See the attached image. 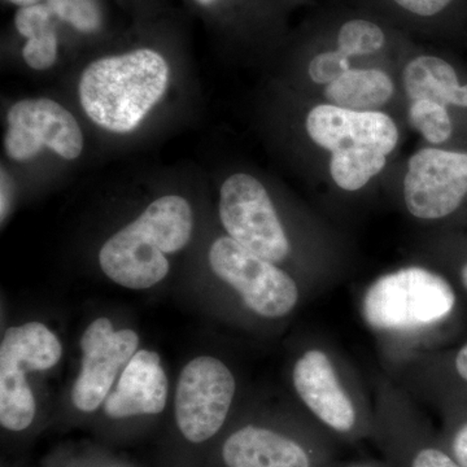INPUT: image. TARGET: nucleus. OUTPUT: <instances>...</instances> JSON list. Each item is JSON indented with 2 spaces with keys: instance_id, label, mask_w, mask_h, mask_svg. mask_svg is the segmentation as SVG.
Masks as SVG:
<instances>
[{
  "instance_id": "obj_33",
  "label": "nucleus",
  "mask_w": 467,
  "mask_h": 467,
  "mask_svg": "<svg viewBox=\"0 0 467 467\" xmlns=\"http://www.w3.org/2000/svg\"><path fill=\"white\" fill-rule=\"evenodd\" d=\"M199 3H202V5H211L212 2H213V0H198Z\"/></svg>"
},
{
  "instance_id": "obj_32",
  "label": "nucleus",
  "mask_w": 467,
  "mask_h": 467,
  "mask_svg": "<svg viewBox=\"0 0 467 467\" xmlns=\"http://www.w3.org/2000/svg\"><path fill=\"white\" fill-rule=\"evenodd\" d=\"M461 279H462V284L465 285L467 290V264L463 266L462 272H461Z\"/></svg>"
},
{
  "instance_id": "obj_24",
  "label": "nucleus",
  "mask_w": 467,
  "mask_h": 467,
  "mask_svg": "<svg viewBox=\"0 0 467 467\" xmlns=\"http://www.w3.org/2000/svg\"><path fill=\"white\" fill-rule=\"evenodd\" d=\"M52 9L50 5H33L18 9L15 16V26L21 36L27 39L45 36L55 30L52 26Z\"/></svg>"
},
{
  "instance_id": "obj_3",
  "label": "nucleus",
  "mask_w": 467,
  "mask_h": 467,
  "mask_svg": "<svg viewBox=\"0 0 467 467\" xmlns=\"http://www.w3.org/2000/svg\"><path fill=\"white\" fill-rule=\"evenodd\" d=\"M209 264L214 275L238 291L245 306L261 317H285L299 300L290 275L230 236L212 244Z\"/></svg>"
},
{
  "instance_id": "obj_5",
  "label": "nucleus",
  "mask_w": 467,
  "mask_h": 467,
  "mask_svg": "<svg viewBox=\"0 0 467 467\" xmlns=\"http://www.w3.org/2000/svg\"><path fill=\"white\" fill-rule=\"evenodd\" d=\"M235 393V379L223 361L209 356L184 367L175 393V420L184 438L207 441L220 431Z\"/></svg>"
},
{
  "instance_id": "obj_22",
  "label": "nucleus",
  "mask_w": 467,
  "mask_h": 467,
  "mask_svg": "<svg viewBox=\"0 0 467 467\" xmlns=\"http://www.w3.org/2000/svg\"><path fill=\"white\" fill-rule=\"evenodd\" d=\"M48 5L57 17L72 24L79 32L99 29L101 15L97 0H48Z\"/></svg>"
},
{
  "instance_id": "obj_14",
  "label": "nucleus",
  "mask_w": 467,
  "mask_h": 467,
  "mask_svg": "<svg viewBox=\"0 0 467 467\" xmlns=\"http://www.w3.org/2000/svg\"><path fill=\"white\" fill-rule=\"evenodd\" d=\"M402 81L411 101L432 100L467 109V85L459 84L453 67L442 58H413L404 67Z\"/></svg>"
},
{
  "instance_id": "obj_1",
  "label": "nucleus",
  "mask_w": 467,
  "mask_h": 467,
  "mask_svg": "<svg viewBox=\"0 0 467 467\" xmlns=\"http://www.w3.org/2000/svg\"><path fill=\"white\" fill-rule=\"evenodd\" d=\"M169 67L158 52L140 48L92 61L79 79L82 109L100 128L130 133L164 97Z\"/></svg>"
},
{
  "instance_id": "obj_31",
  "label": "nucleus",
  "mask_w": 467,
  "mask_h": 467,
  "mask_svg": "<svg viewBox=\"0 0 467 467\" xmlns=\"http://www.w3.org/2000/svg\"><path fill=\"white\" fill-rule=\"evenodd\" d=\"M8 2L14 3V5H23V7H26V5H33L36 0H8Z\"/></svg>"
},
{
  "instance_id": "obj_4",
  "label": "nucleus",
  "mask_w": 467,
  "mask_h": 467,
  "mask_svg": "<svg viewBox=\"0 0 467 467\" xmlns=\"http://www.w3.org/2000/svg\"><path fill=\"white\" fill-rule=\"evenodd\" d=\"M220 218L230 238L259 254L279 263L290 254V242L272 199L250 174H234L221 187Z\"/></svg>"
},
{
  "instance_id": "obj_8",
  "label": "nucleus",
  "mask_w": 467,
  "mask_h": 467,
  "mask_svg": "<svg viewBox=\"0 0 467 467\" xmlns=\"http://www.w3.org/2000/svg\"><path fill=\"white\" fill-rule=\"evenodd\" d=\"M140 337L133 330L115 331L109 318H98L82 335L84 352L81 371L72 391L77 409L86 413L97 410L109 398L119 368L137 352Z\"/></svg>"
},
{
  "instance_id": "obj_18",
  "label": "nucleus",
  "mask_w": 467,
  "mask_h": 467,
  "mask_svg": "<svg viewBox=\"0 0 467 467\" xmlns=\"http://www.w3.org/2000/svg\"><path fill=\"white\" fill-rule=\"evenodd\" d=\"M3 346L23 361L26 370H48L60 361V340L41 322H29L5 331Z\"/></svg>"
},
{
  "instance_id": "obj_11",
  "label": "nucleus",
  "mask_w": 467,
  "mask_h": 467,
  "mask_svg": "<svg viewBox=\"0 0 467 467\" xmlns=\"http://www.w3.org/2000/svg\"><path fill=\"white\" fill-rule=\"evenodd\" d=\"M294 386L304 404L326 426L337 432L353 429L355 407L337 380L330 358L322 350H309L297 359Z\"/></svg>"
},
{
  "instance_id": "obj_19",
  "label": "nucleus",
  "mask_w": 467,
  "mask_h": 467,
  "mask_svg": "<svg viewBox=\"0 0 467 467\" xmlns=\"http://www.w3.org/2000/svg\"><path fill=\"white\" fill-rule=\"evenodd\" d=\"M386 155L373 150H344L331 155L330 173L346 192H358L386 167Z\"/></svg>"
},
{
  "instance_id": "obj_23",
  "label": "nucleus",
  "mask_w": 467,
  "mask_h": 467,
  "mask_svg": "<svg viewBox=\"0 0 467 467\" xmlns=\"http://www.w3.org/2000/svg\"><path fill=\"white\" fill-rule=\"evenodd\" d=\"M349 69H352L349 57L337 50L318 54L310 61L308 72L316 84L327 86L339 79Z\"/></svg>"
},
{
  "instance_id": "obj_30",
  "label": "nucleus",
  "mask_w": 467,
  "mask_h": 467,
  "mask_svg": "<svg viewBox=\"0 0 467 467\" xmlns=\"http://www.w3.org/2000/svg\"><path fill=\"white\" fill-rule=\"evenodd\" d=\"M454 367H456L457 374H459L461 379L467 382V343L457 353Z\"/></svg>"
},
{
  "instance_id": "obj_17",
  "label": "nucleus",
  "mask_w": 467,
  "mask_h": 467,
  "mask_svg": "<svg viewBox=\"0 0 467 467\" xmlns=\"http://www.w3.org/2000/svg\"><path fill=\"white\" fill-rule=\"evenodd\" d=\"M392 95V79L380 69H349L325 88L330 104L353 110L378 109Z\"/></svg>"
},
{
  "instance_id": "obj_27",
  "label": "nucleus",
  "mask_w": 467,
  "mask_h": 467,
  "mask_svg": "<svg viewBox=\"0 0 467 467\" xmlns=\"http://www.w3.org/2000/svg\"><path fill=\"white\" fill-rule=\"evenodd\" d=\"M395 2L411 14L430 17L441 12L451 0H395Z\"/></svg>"
},
{
  "instance_id": "obj_15",
  "label": "nucleus",
  "mask_w": 467,
  "mask_h": 467,
  "mask_svg": "<svg viewBox=\"0 0 467 467\" xmlns=\"http://www.w3.org/2000/svg\"><path fill=\"white\" fill-rule=\"evenodd\" d=\"M26 368L8 347H0V422L11 431L32 425L36 400L26 380Z\"/></svg>"
},
{
  "instance_id": "obj_29",
  "label": "nucleus",
  "mask_w": 467,
  "mask_h": 467,
  "mask_svg": "<svg viewBox=\"0 0 467 467\" xmlns=\"http://www.w3.org/2000/svg\"><path fill=\"white\" fill-rule=\"evenodd\" d=\"M11 183H9V177L5 171H2V223L7 217L9 209H11Z\"/></svg>"
},
{
  "instance_id": "obj_13",
  "label": "nucleus",
  "mask_w": 467,
  "mask_h": 467,
  "mask_svg": "<svg viewBox=\"0 0 467 467\" xmlns=\"http://www.w3.org/2000/svg\"><path fill=\"white\" fill-rule=\"evenodd\" d=\"M223 457L227 467H310L309 456L300 444L256 426L243 427L229 436Z\"/></svg>"
},
{
  "instance_id": "obj_2",
  "label": "nucleus",
  "mask_w": 467,
  "mask_h": 467,
  "mask_svg": "<svg viewBox=\"0 0 467 467\" xmlns=\"http://www.w3.org/2000/svg\"><path fill=\"white\" fill-rule=\"evenodd\" d=\"M456 304L453 288L423 267H405L380 276L368 287L362 312L377 330H410L436 324Z\"/></svg>"
},
{
  "instance_id": "obj_16",
  "label": "nucleus",
  "mask_w": 467,
  "mask_h": 467,
  "mask_svg": "<svg viewBox=\"0 0 467 467\" xmlns=\"http://www.w3.org/2000/svg\"><path fill=\"white\" fill-rule=\"evenodd\" d=\"M135 221L158 242L160 250L164 254L182 250L192 239V207L181 196H162L150 204Z\"/></svg>"
},
{
  "instance_id": "obj_26",
  "label": "nucleus",
  "mask_w": 467,
  "mask_h": 467,
  "mask_svg": "<svg viewBox=\"0 0 467 467\" xmlns=\"http://www.w3.org/2000/svg\"><path fill=\"white\" fill-rule=\"evenodd\" d=\"M411 467H462L456 460L451 459L444 451L435 448H426L418 451Z\"/></svg>"
},
{
  "instance_id": "obj_20",
  "label": "nucleus",
  "mask_w": 467,
  "mask_h": 467,
  "mask_svg": "<svg viewBox=\"0 0 467 467\" xmlns=\"http://www.w3.org/2000/svg\"><path fill=\"white\" fill-rule=\"evenodd\" d=\"M409 122L432 144L450 140L453 129L447 107L432 100L413 101L409 109Z\"/></svg>"
},
{
  "instance_id": "obj_6",
  "label": "nucleus",
  "mask_w": 467,
  "mask_h": 467,
  "mask_svg": "<svg viewBox=\"0 0 467 467\" xmlns=\"http://www.w3.org/2000/svg\"><path fill=\"white\" fill-rule=\"evenodd\" d=\"M5 150L12 160L36 158L43 147L66 160L78 158L84 150V135L72 113L51 99H26L8 110Z\"/></svg>"
},
{
  "instance_id": "obj_25",
  "label": "nucleus",
  "mask_w": 467,
  "mask_h": 467,
  "mask_svg": "<svg viewBox=\"0 0 467 467\" xmlns=\"http://www.w3.org/2000/svg\"><path fill=\"white\" fill-rule=\"evenodd\" d=\"M23 57L26 63L36 70H46L54 66L57 58V38L55 30L36 38L27 39Z\"/></svg>"
},
{
  "instance_id": "obj_21",
  "label": "nucleus",
  "mask_w": 467,
  "mask_h": 467,
  "mask_svg": "<svg viewBox=\"0 0 467 467\" xmlns=\"http://www.w3.org/2000/svg\"><path fill=\"white\" fill-rule=\"evenodd\" d=\"M386 43L383 30L368 20H350L344 24L337 36V46L346 57H362L383 48Z\"/></svg>"
},
{
  "instance_id": "obj_10",
  "label": "nucleus",
  "mask_w": 467,
  "mask_h": 467,
  "mask_svg": "<svg viewBox=\"0 0 467 467\" xmlns=\"http://www.w3.org/2000/svg\"><path fill=\"white\" fill-rule=\"evenodd\" d=\"M101 270L116 284L144 290L161 282L169 263L158 242L137 221L104 243L99 254Z\"/></svg>"
},
{
  "instance_id": "obj_9",
  "label": "nucleus",
  "mask_w": 467,
  "mask_h": 467,
  "mask_svg": "<svg viewBox=\"0 0 467 467\" xmlns=\"http://www.w3.org/2000/svg\"><path fill=\"white\" fill-rule=\"evenodd\" d=\"M306 131L313 142L331 153L344 150H373L391 153L399 130L391 117L377 110H353L322 104L306 117Z\"/></svg>"
},
{
  "instance_id": "obj_12",
  "label": "nucleus",
  "mask_w": 467,
  "mask_h": 467,
  "mask_svg": "<svg viewBox=\"0 0 467 467\" xmlns=\"http://www.w3.org/2000/svg\"><path fill=\"white\" fill-rule=\"evenodd\" d=\"M168 399V378L158 353L142 349L126 365L116 391L109 393L104 410L109 418L159 414Z\"/></svg>"
},
{
  "instance_id": "obj_28",
  "label": "nucleus",
  "mask_w": 467,
  "mask_h": 467,
  "mask_svg": "<svg viewBox=\"0 0 467 467\" xmlns=\"http://www.w3.org/2000/svg\"><path fill=\"white\" fill-rule=\"evenodd\" d=\"M454 460L462 467H467V423L461 427L451 442Z\"/></svg>"
},
{
  "instance_id": "obj_7",
  "label": "nucleus",
  "mask_w": 467,
  "mask_h": 467,
  "mask_svg": "<svg viewBox=\"0 0 467 467\" xmlns=\"http://www.w3.org/2000/svg\"><path fill=\"white\" fill-rule=\"evenodd\" d=\"M467 193V153L423 149L409 160L405 204L414 217L450 216Z\"/></svg>"
}]
</instances>
